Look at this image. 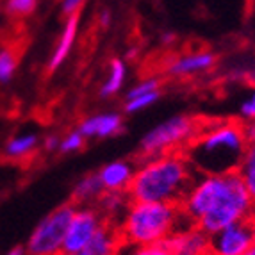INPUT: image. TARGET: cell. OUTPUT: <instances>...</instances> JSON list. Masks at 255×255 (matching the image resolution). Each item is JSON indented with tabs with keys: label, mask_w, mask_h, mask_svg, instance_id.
I'll list each match as a JSON object with an SVG mask.
<instances>
[{
	"label": "cell",
	"mask_w": 255,
	"mask_h": 255,
	"mask_svg": "<svg viewBox=\"0 0 255 255\" xmlns=\"http://www.w3.org/2000/svg\"><path fill=\"white\" fill-rule=\"evenodd\" d=\"M179 205L187 221L207 236L227 225L247 221L255 209L238 171L196 173Z\"/></svg>",
	"instance_id": "1"
},
{
	"label": "cell",
	"mask_w": 255,
	"mask_h": 255,
	"mask_svg": "<svg viewBox=\"0 0 255 255\" xmlns=\"http://www.w3.org/2000/svg\"><path fill=\"white\" fill-rule=\"evenodd\" d=\"M247 146L238 118L204 120L184 155L196 173H229L238 170Z\"/></svg>",
	"instance_id": "2"
},
{
	"label": "cell",
	"mask_w": 255,
	"mask_h": 255,
	"mask_svg": "<svg viewBox=\"0 0 255 255\" xmlns=\"http://www.w3.org/2000/svg\"><path fill=\"white\" fill-rule=\"evenodd\" d=\"M196 171L184 152L145 157L136 162V173L128 187L130 200L180 204Z\"/></svg>",
	"instance_id": "3"
},
{
	"label": "cell",
	"mask_w": 255,
	"mask_h": 255,
	"mask_svg": "<svg viewBox=\"0 0 255 255\" xmlns=\"http://www.w3.org/2000/svg\"><path fill=\"white\" fill-rule=\"evenodd\" d=\"M186 225V214L179 204L130 200L115 223L124 245H159Z\"/></svg>",
	"instance_id": "4"
},
{
	"label": "cell",
	"mask_w": 255,
	"mask_h": 255,
	"mask_svg": "<svg viewBox=\"0 0 255 255\" xmlns=\"http://www.w3.org/2000/svg\"><path fill=\"white\" fill-rule=\"evenodd\" d=\"M204 120L191 115H175L153 125L139 139V157H155L162 153L184 152L200 130Z\"/></svg>",
	"instance_id": "5"
},
{
	"label": "cell",
	"mask_w": 255,
	"mask_h": 255,
	"mask_svg": "<svg viewBox=\"0 0 255 255\" xmlns=\"http://www.w3.org/2000/svg\"><path fill=\"white\" fill-rule=\"evenodd\" d=\"M75 204H63L39 221L25 245L27 255H63L64 234Z\"/></svg>",
	"instance_id": "6"
},
{
	"label": "cell",
	"mask_w": 255,
	"mask_h": 255,
	"mask_svg": "<svg viewBox=\"0 0 255 255\" xmlns=\"http://www.w3.org/2000/svg\"><path fill=\"white\" fill-rule=\"evenodd\" d=\"M104 223L107 221L95 205H75L64 234L63 255H75L79 250H82Z\"/></svg>",
	"instance_id": "7"
},
{
	"label": "cell",
	"mask_w": 255,
	"mask_h": 255,
	"mask_svg": "<svg viewBox=\"0 0 255 255\" xmlns=\"http://www.w3.org/2000/svg\"><path fill=\"white\" fill-rule=\"evenodd\" d=\"M254 245L247 221H238L232 225L209 234L207 255H243Z\"/></svg>",
	"instance_id": "8"
},
{
	"label": "cell",
	"mask_w": 255,
	"mask_h": 255,
	"mask_svg": "<svg viewBox=\"0 0 255 255\" xmlns=\"http://www.w3.org/2000/svg\"><path fill=\"white\" fill-rule=\"evenodd\" d=\"M216 61V55L211 50H191L171 57L166 64V73L173 79H193L211 72Z\"/></svg>",
	"instance_id": "9"
},
{
	"label": "cell",
	"mask_w": 255,
	"mask_h": 255,
	"mask_svg": "<svg viewBox=\"0 0 255 255\" xmlns=\"http://www.w3.org/2000/svg\"><path fill=\"white\" fill-rule=\"evenodd\" d=\"M125 120L118 111H102L86 116L79 124V130L86 139H109L124 132Z\"/></svg>",
	"instance_id": "10"
},
{
	"label": "cell",
	"mask_w": 255,
	"mask_h": 255,
	"mask_svg": "<svg viewBox=\"0 0 255 255\" xmlns=\"http://www.w3.org/2000/svg\"><path fill=\"white\" fill-rule=\"evenodd\" d=\"M134 173H136V162L128 161V159L111 161L97 171L104 191L111 193H128Z\"/></svg>",
	"instance_id": "11"
},
{
	"label": "cell",
	"mask_w": 255,
	"mask_h": 255,
	"mask_svg": "<svg viewBox=\"0 0 255 255\" xmlns=\"http://www.w3.org/2000/svg\"><path fill=\"white\" fill-rule=\"evenodd\" d=\"M209 236L198 227L186 225L166 239V247L171 255H207Z\"/></svg>",
	"instance_id": "12"
},
{
	"label": "cell",
	"mask_w": 255,
	"mask_h": 255,
	"mask_svg": "<svg viewBox=\"0 0 255 255\" xmlns=\"http://www.w3.org/2000/svg\"><path fill=\"white\" fill-rule=\"evenodd\" d=\"M122 247H124V243H122L118 230L113 223L107 221L98 229L93 239L75 255H120Z\"/></svg>",
	"instance_id": "13"
},
{
	"label": "cell",
	"mask_w": 255,
	"mask_h": 255,
	"mask_svg": "<svg viewBox=\"0 0 255 255\" xmlns=\"http://www.w3.org/2000/svg\"><path fill=\"white\" fill-rule=\"evenodd\" d=\"M77 32H79V16L77 14H70L63 27V32H61L59 39H57V45H55L54 52L50 55L48 72H55L59 66H63L64 61L68 59L70 52H72L73 45H75Z\"/></svg>",
	"instance_id": "14"
},
{
	"label": "cell",
	"mask_w": 255,
	"mask_h": 255,
	"mask_svg": "<svg viewBox=\"0 0 255 255\" xmlns=\"http://www.w3.org/2000/svg\"><path fill=\"white\" fill-rule=\"evenodd\" d=\"M104 187L97 173H88L77 180L72 189V200L75 205H95L102 196Z\"/></svg>",
	"instance_id": "15"
},
{
	"label": "cell",
	"mask_w": 255,
	"mask_h": 255,
	"mask_svg": "<svg viewBox=\"0 0 255 255\" xmlns=\"http://www.w3.org/2000/svg\"><path fill=\"white\" fill-rule=\"evenodd\" d=\"M130 204V196L128 193H111L104 191L102 196L98 198V202L95 204V207L98 209V213L102 214L104 220L109 221L115 225L120 220V216L125 213V209Z\"/></svg>",
	"instance_id": "16"
},
{
	"label": "cell",
	"mask_w": 255,
	"mask_h": 255,
	"mask_svg": "<svg viewBox=\"0 0 255 255\" xmlns=\"http://www.w3.org/2000/svg\"><path fill=\"white\" fill-rule=\"evenodd\" d=\"M127 63L124 59H111L109 66H107L106 79L100 88V97L104 98H113L124 91L125 82H127Z\"/></svg>",
	"instance_id": "17"
},
{
	"label": "cell",
	"mask_w": 255,
	"mask_h": 255,
	"mask_svg": "<svg viewBox=\"0 0 255 255\" xmlns=\"http://www.w3.org/2000/svg\"><path fill=\"white\" fill-rule=\"evenodd\" d=\"M39 146V139L36 134H18V136L11 137L5 145V155L9 159H14V161H20V159L30 157L32 153L38 150Z\"/></svg>",
	"instance_id": "18"
},
{
	"label": "cell",
	"mask_w": 255,
	"mask_h": 255,
	"mask_svg": "<svg viewBox=\"0 0 255 255\" xmlns=\"http://www.w3.org/2000/svg\"><path fill=\"white\" fill-rule=\"evenodd\" d=\"M236 171H238L239 179L245 184L248 195H250L252 202H254V205H255V143L247 146L245 155H243L241 162H239Z\"/></svg>",
	"instance_id": "19"
},
{
	"label": "cell",
	"mask_w": 255,
	"mask_h": 255,
	"mask_svg": "<svg viewBox=\"0 0 255 255\" xmlns=\"http://www.w3.org/2000/svg\"><path fill=\"white\" fill-rule=\"evenodd\" d=\"M159 98H161V91H153V93H146V95H137V97H125L124 111L127 113V115H137V113H143V111L155 106Z\"/></svg>",
	"instance_id": "20"
},
{
	"label": "cell",
	"mask_w": 255,
	"mask_h": 255,
	"mask_svg": "<svg viewBox=\"0 0 255 255\" xmlns=\"http://www.w3.org/2000/svg\"><path fill=\"white\" fill-rule=\"evenodd\" d=\"M120 255H171L164 243L159 245H124Z\"/></svg>",
	"instance_id": "21"
},
{
	"label": "cell",
	"mask_w": 255,
	"mask_h": 255,
	"mask_svg": "<svg viewBox=\"0 0 255 255\" xmlns=\"http://www.w3.org/2000/svg\"><path fill=\"white\" fill-rule=\"evenodd\" d=\"M86 145V137L81 134L79 128L70 130L68 134H64L59 139V152L61 153H75L82 150Z\"/></svg>",
	"instance_id": "22"
},
{
	"label": "cell",
	"mask_w": 255,
	"mask_h": 255,
	"mask_svg": "<svg viewBox=\"0 0 255 255\" xmlns=\"http://www.w3.org/2000/svg\"><path fill=\"white\" fill-rule=\"evenodd\" d=\"M16 55L11 50H0V82L5 84L13 79L14 72H16Z\"/></svg>",
	"instance_id": "23"
},
{
	"label": "cell",
	"mask_w": 255,
	"mask_h": 255,
	"mask_svg": "<svg viewBox=\"0 0 255 255\" xmlns=\"http://www.w3.org/2000/svg\"><path fill=\"white\" fill-rule=\"evenodd\" d=\"M36 4H38V0H7L5 9L13 16H25L34 11Z\"/></svg>",
	"instance_id": "24"
},
{
	"label": "cell",
	"mask_w": 255,
	"mask_h": 255,
	"mask_svg": "<svg viewBox=\"0 0 255 255\" xmlns=\"http://www.w3.org/2000/svg\"><path fill=\"white\" fill-rule=\"evenodd\" d=\"M239 122H252L255 120V90H252L247 97L243 98L238 107Z\"/></svg>",
	"instance_id": "25"
},
{
	"label": "cell",
	"mask_w": 255,
	"mask_h": 255,
	"mask_svg": "<svg viewBox=\"0 0 255 255\" xmlns=\"http://www.w3.org/2000/svg\"><path fill=\"white\" fill-rule=\"evenodd\" d=\"M84 0H63V13L64 14H77L79 7L82 5Z\"/></svg>",
	"instance_id": "26"
},
{
	"label": "cell",
	"mask_w": 255,
	"mask_h": 255,
	"mask_svg": "<svg viewBox=\"0 0 255 255\" xmlns=\"http://www.w3.org/2000/svg\"><path fill=\"white\" fill-rule=\"evenodd\" d=\"M241 124H243L245 137H247V143L248 145L255 143V120H252V122H241Z\"/></svg>",
	"instance_id": "27"
},
{
	"label": "cell",
	"mask_w": 255,
	"mask_h": 255,
	"mask_svg": "<svg viewBox=\"0 0 255 255\" xmlns=\"http://www.w3.org/2000/svg\"><path fill=\"white\" fill-rule=\"evenodd\" d=\"M59 136H55V134H50V136L45 137L43 141V148L47 150V152H55V150H59Z\"/></svg>",
	"instance_id": "28"
},
{
	"label": "cell",
	"mask_w": 255,
	"mask_h": 255,
	"mask_svg": "<svg viewBox=\"0 0 255 255\" xmlns=\"http://www.w3.org/2000/svg\"><path fill=\"white\" fill-rule=\"evenodd\" d=\"M247 223H248V229H250L252 241H254V245H255V209H254V211H252V214H250V216H248Z\"/></svg>",
	"instance_id": "29"
},
{
	"label": "cell",
	"mask_w": 255,
	"mask_h": 255,
	"mask_svg": "<svg viewBox=\"0 0 255 255\" xmlns=\"http://www.w3.org/2000/svg\"><path fill=\"white\" fill-rule=\"evenodd\" d=\"M98 20H100V25H102L104 29H106V27H109V25H111V13H109V11H102V13H100V18H98Z\"/></svg>",
	"instance_id": "30"
},
{
	"label": "cell",
	"mask_w": 255,
	"mask_h": 255,
	"mask_svg": "<svg viewBox=\"0 0 255 255\" xmlns=\"http://www.w3.org/2000/svg\"><path fill=\"white\" fill-rule=\"evenodd\" d=\"M4 255H27L25 247H13L11 250H7Z\"/></svg>",
	"instance_id": "31"
},
{
	"label": "cell",
	"mask_w": 255,
	"mask_h": 255,
	"mask_svg": "<svg viewBox=\"0 0 255 255\" xmlns=\"http://www.w3.org/2000/svg\"><path fill=\"white\" fill-rule=\"evenodd\" d=\"M161 41H162V45H171V43L175 41V34L173 32H164V34L161 36Z\"/></svg>",
	"instance_id": "32"
},
{
	"label": "cell",
	"mask_w": 255,
	"mask_h": 255,
	"mask_svg": "<svg viewBox=\"0 0 255 255\" xmlns=\"http://www.w3.org/2000/svg\"><path fill=\"white\" fill-rule=\"evenodd\" d=\"M243 255H255V245H252V248L248 252H245Z\"/></svg>",
	"instance_id": "33"
}]
</instances>
